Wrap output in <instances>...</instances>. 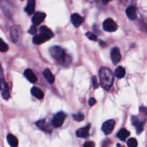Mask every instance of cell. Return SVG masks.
Returning a JSON list of instances; mask_svg holds the SVG:
<instances>
[{"instance_id": "cell-1", "label": "cell", "mask_w": 147, "mask_h": 147, "mask_svg": "<svg viewBox=\"0 0 147 147\" xmlns=\"http://www.w3.org/2000/svg\"><path fill=\"white\" fill-rule=\"evenodd\" d=\"M99 78L101 87L109 90L113 83V75L111 70L108 67H101L99 70Z\"/></svg>"}, {"instance_id": "cell-2", "label": "cell", "mask_w": 147, "mask_h": 147, "mask_svg": "<svg viewBox=\"0 0 147 147\" xmlns=\"http://www.w3.org/2000/svg\"><path fill=\"white\" fill-rule=\"evenodd\" d=\"M50 54L57 61L60 62L62 64H68L70 63L71 58L69 55L65 54L64 50L59 46H53L50 50Z\"/></svg>"}, {"instance_id": "cell-3", "label": "cell", "mask_w": 147, "mask_h": 147, "mask_svg": "<svg viewBox=\"0 0 147 147\" xmlns=\"http://www.w3.org/2000/svg\"><path fill=\"white\" fill-rule=\"evenodd\" d=\"M0 91H1L3 98L7 100L9 98V89L8 84L6 83L5 80H4V71H3L1 65H0Z\"/></svg>"}, {"instance_id": "cell-4", "label": "cell", "mask_w": 147, "mask_h": 147, "mask_svg": "<svg viewBox=\"0 0 147 147\" xmlns=\"http://www.w3.org/2000/svg\"><path fill=\"white\" fill-rule=\"evenodd\" d=\"M103 30L105 31L109 32H113L117 30L118 25L114 20L112 19H107L103 22Z\"/></svg>"}, {"instance_id": "cell-5", "label": "cell", "mask_w": 147, "mask_h": 147, "mask_svg": "<svg viewBox=\"0 0 147 147\" xmlns=\"http://www.w3.org/2000/svg\"><path fill=\"white\" fill-rule=\"evenodd\" d=\"M66 119V114L64 112H60L55 115L53 119V125L54 127L59 128L63 124Z\"/></svg>"}, {"instance_id": "cell-6", "label": "cell", "mask_w": 147, "mask_h": 147, "mask_svg": "<svg viewBox=\"0 0 147 147\" xmlns=\"http://www.w3.org/2000/svg\"><path fill=\"white\" fill-rule=\"evenodd\" d=\"M115 123H115V121L112 120V119L106 121V122H104L103 126H102V131H103V133L106 135H109L111 134L113 129H114Z\"/></svg>"}, {"instance_id": "cell-7", "label": "cell", "mask_w": 147, "mask_h": 147, "mask_svg": "<svg viewBox=\"0 0 147 147\" xmlns=\"http://www.w3.org/2000/svg\"><path fill=\"white\" fill-rule=\"evenodd\" d=\"M21 33V28L18 25H14L10 29V37L14 42L18 40Z\"/></svg>"}, {"instance_id": "cell-8", "label": "cell", "mask_w": 147, "mask_h": 147, "mask_svg": "<svg viewBox=\"0 0 147 147\" xmlns=\"http://www.w3.org/2000/svg\"><path fill=\"white\" fill-rule=\"evenodd\" d=\"M111 60L113 64L116 65L120 62L121 55L120 50L118 47H114L112 49L111 53Z\"/></svg>"}, {"instance_id": "cell-9", "label": "cell", "mask_w": 147, "mask_h": 147, "mask_svg": "<svg viewBox=\"0 0 147 147\" xmlns=\"http://www.w3.org/2000/svg\"><path fill=\"white\" fill-rule=\"evenodd\" d=\"M132 123L134 125L135 127L136 128L138 134H140L141 133H142V131H144V122L141 121L139 119V118L136 117V116H133V117H132Z\"/></svg>"}, {"instance_id": "cell-10", "label": "cell", "mask_w": 147, "mask_h": 147, "mask_svg": "<svg viewBox=\"0 0 147 147\" xmlns=\"http://www.w3.org/2000/svg\"><path fill=\"white\" fill-rule=\"evenodd\" d=\"M37 127L41 129L43 131H45L47 133H51V128L49 123L46 121V120H40L36 123Z\"/></svg>"}, {"instance_id": "cell-11", "label": "cell", "mask_w": 147, "mask_h": 147, "mask_svg": "<svg viewBox=\"0 0 147 147\" xmlns=\"http://www.w3.org/2000/svg\"><path fill=\"white\" fill-rule=\"evenodd\" d=\"M90 124H88L86 127L81 128L76 131V136L79 138H88L89 136V129Z\"/></svg>"}, {"instance_id": "cell-12", "label": "cell", "mask_w": 147, "mask_h": 147, "mask_svg": "<svg viewBox=\"0 0 147 147\" xmlns=\"http://www.w3.org/2000/svg\"><path fill=\"white\" fill-rule=\"evenodd\" d=\"M40 32L42 36L47 38V40L53 38L54 37V34H53V32L50 29L47 28V27H45V26H42V27H40Z\"/></svg>"}, {"instance_id": "cell-13", "label": "cell", "mask_w": 147, "mask_h": 147, "mask_svg": "<svg viewBox=\"0 0 147 147\" xmlns=\"http://www.w3.org/2000/svg\"><path fill=\"white\" fill-rule=\"evenodd\" d=\"M46 14L43 12H37L34 14L32 17V22L34 23V25L40 24L43 22V20L45 19Z\"/></svg>"}, {"instance_id": "cell-14", "label": "cell", "mask_w": 147, "mask_h": 147, "mask_svg": "<svg viewBox=\"0 0 147 147\" xmlns=\"http://www.w3.org/2000/svg\"><path fill=\"white\" fill-rule=\"evenodd\" d=\"M24 76H25L26 78H27L30 83H34L37 82V76H36L35 74L33 73L32 70H31L30 69H27V70L24 71Z\"/></svg>"}, {"instance_id": "cell-15", "label": "cell", "mask_w": 147, "mask_h": 147, "mask_svg": "<svg viewBox=\"0 0 147 147\" xmlns=\"http://www.w3.org/2000/svg\"><path fill=\"white\" fill-rule=\"evenodd\" d=\"M71 22L75 27H78L83 23V18L78 14H73L71 15Z\"/></svg>"}, {"instance_id": "cell-16", "label": "cell", "mask_w": 147, "mask_h": 147, "mask_svg": "<svg viewBox=\"0 0 147 147\" xmlns=\"http://www.w3.org/2000/svg\"><path fill=\"white\" fill-rule=\"evenodd\" d=\"M126 15L128 16L130 20H134L136 18V9L133 6H130L128 7L126 10Z\"/></svg>"}, {"instance_id": "cell-17", "label": "cell", "mask_w": 147, "mask_h": 147, "mask_svg": "<svg viewBox=\"0 0 147 147\" xmlns=\"http://www.w3.org/2000/svg\"><path fill=\"white\" fill-rule=\"evenodd\" d=\"M43 76H44L45 78L47 80L48 83H50V84H53L55 82V76H53V74L52 73V72L50 71L49 69H45L43 72Z\"/></svg>"}, {"instance_id": "cell-18", "label": "cell", "mask_w": 147, "mask_h": 147, "mask_svg": "<svg viewBox=\"0 0 147 147\" xmlns=\"http://www.w3.org/2000/svg\"><path fill=\"white\" fill-rule=\"evenodd\" d=\"M34 8H35V1L34 0H29L24 10H25V12H27L28 14H32L34 12Z\"/></svg>"}, {"instance_id": "cell-19", "label": "cell", "mask_w": 147, "mask_h": 147, "mask_svg": "<svg viewBox=\"0 0 147 147\" xmlns=\"http://www.w3.org/2000/svg\"><path fill=\"white\" fill-rule=\"evenodd\" d=\"M31 93L32 96L38 99H42L44 98V93L37 87H32L31 89Z\"/></svg>"}, {"instance_id": "cell-20", "label": "cell", "mask_w": 147, "mask_h": 147, "mask_svg": "<svg viewBox=\"0 0 147 147\" xmlns=\"http://www.w3.org/2000/svg\"><path fill=\"white\" fill-rule=\"evenodd\" d=\"M7 139L8 144L11 147H17V146H18V139L14 135L8 134L7 135Z\"/></svg>"}, {"instance_id": "cell-21", "label": "cell", "mask_w": 147, "mask_h": 147, "mask_svg": "<svg viewBox=\"0 0 147 147\" xmlns=\"http://www.w3.org/2000/svg\"><path fill=\"white\" fill-rule=\"evenodd\" d=\"M129 135H130V132L129 131H127L125 129H122L119 131V132L117 134V136L120 140L125 141L126 139V138L129 137Z\"/></svg>"}, {"instance_id": "cell-22", "label": "cell", "mask_w": 147, "mask_h": 147, "mask_svg": "<svg viewBox=\"0 0 147 147\" xmlns=\"http://www.w3.org/2000/svg\"><path fill=\"white\" fill-rule=\"evenodd\" d=\"M47 40H48L45 37H43V36H42L41 34H37V35H35L33 37V42L36 45L42 44V43L45 42Z\"/></svg>"}, {"instance_id": "cell-23", "label": "cell", "mask_w": 147, "mask_h": 147, "mask_svg": "<svg viewBox=\"0 0 147 147\" xmlns=\"http://www.w3.org/2000/svg\"><path fill=\"white\" fill-rule=\"evenodd\" d=\"M115 75H116V76L118 78H123L125 76V75H126V70H125V69L123 67L119 66V67H118L116 69Z\"/></svg>"}, {"instance_id": "cell-24", "label": "cell", "mask_w": 147, "mask_h": 147, "mask_svg": "<svg viewBox=\"0 0 147 147\" xmlns=\"http://www.w3.org/2000/svg\"><path fill=\"white\" fill-rule=\"evenodd\" d=\"M128 147H137L138 146V142L136 139L134 138H131L128 140L127 142Z\"/></svg>"}, {"instance_id": "cell-25", "label": "cell", "mask_w": 147, "mask_h": 147, "mask_svg": "<svg viewBox=\"0 0 147 147\" xmlns=\"http://www.w3.org/2000/svg\"><path fill=\"white\" fill-rule=\"evenodd\" d=\"M9 49L8 45L4 42L2 40H0V51L1 52H6Z\"/></svg>"}, {"instance_id": "cell-26", "label": "cell", "mask_w": 147, "mask_h": 147, "mask_svg": "<svg viewBox=\"0 0 147 147\" xmlns=\"http://www.w3.org/2000/svg\"><path fill=\"white\" fill-rule=\"evenodd\" d=\"M73 118L76 121H82L84 119L85 116L83 113H78V114L73 115Z\"/></svg>"}, {"instance_id": "cell-27", "label": "cell", "mask_w": 147, "mask_h": 147, "mask_svg": "<svg viewBox=\"0 0 147 147\" xmlns=\"http://www.w3.org/2000/svg\"><path fill=\"white\" fill-rule=\"evenodd\" d=\"M86 35L89 40H92V41H96V40H97V36H96L95 34H93V33L88 32L86 33Z\"/></svg>"}, {"instance_id": "cell-28", "label": "cell", "mask_w": 147, "mask_h": 147, "mask_svg": "<svg viewBox=\"0 0 147 147\" xmlns=\"http://www.w3.org/2000/svg\"><path fill=\"white\" fill-rule=\"evenodd\" d=\"M37 32V29L35 25H32L30 29L29 30V33H30L31 34H35Z\"/></svg>"}, {"instance_id": "cell-29", "label": "cell", "mask_w": 147, "mask_h": 147, "mask_svg": "<svg viewBox=\"0 0 147 147\" xmlns=\"http://www.w3.org/2000/svg\"><path fill=\"white\" fill-rule=\"evenodd\" d=\"M92 80H93V87H94V88L95 89L98 88V83L97 78H96V76H93V78H92Z\"/></svg>"}, {"instance_id": "cell-30", "label": "cell", "mask_w": 147, "mask_h": 147, "mask_svg": "<svg viewBox=\"0 0 147 147\" xmlns=\"http://www.w3.org/2000/svg\"><path fill=\"white\" fill-rule=\"evenodd\" d=\"M96 103V100L94 98H90L88 100V104L90 106H94L95 104Z\"/></svg>"}, {"instance_id": "cell-31", "label": "cell", "mask_w": 147, "mask_h": 147, "mask_svg": "<svg viewBox=\"0 0 147 147\" xmlns=\"http://www.w3.org/2000/svg\"><path fill=\"white\" fill-rule=\"evenodd\" d=\"M83 147H95V144L93 142H88L83 145Z\"/></svg>"}]
</instances>
